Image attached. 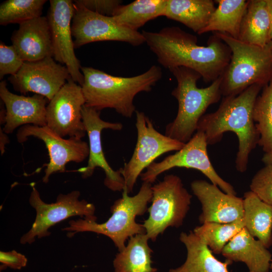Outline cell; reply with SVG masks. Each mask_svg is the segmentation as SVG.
I'll use <instances>...</instances> for the list:
<instances>
[{
  "instance_id": "8992f818",
  "label": "cell",
  "mask_w": 272,
  "mask_h": 272,
  "mask_svg": "<svg viewBox=\"0 0 272 272\" xmlns=\"http://www.w3.org/2000/svg\"><path fill=\"white\" fill-rule=\"evenodd\" d=\"M231 51L230 62L222 75L220 89L225 97L235 96L249 87H262L272 80V41L264 47L248 44L228 34L214 32Z\"/></svg>"
},
{
  "instance_id": "d6986e66",
  "label": "cell",
  "mask_w": 272,
  "mask_h": 272,
  "mask_svg": "<svg viewBox=\"0 0 272 272\" xmlns=\"http://www.w3.org/2000/svg\"><path fill=\"white\" fill-rule=\"evenodd\" d=\"M12 45L24 61L52 57L53 50L47 17L40 16L19 24L11 36Z\"/></svg>"
},
{
  "instance_id": "f35d334b",
  "label": "cell",
  "mask_w": 272,
  "mask_h": 272,
  "mask_svg": "<svg viewBox=\"0 0 272 272\" xmlns=\"http://www.w3.org/2000/svg\"><path fill=\"white\" fill-rule=\"evenodd\" d=\"M271 48H272V44H271Z\"/></svg>"
},
{
  "instance_id": "e0dca14e",
  "label": "cell",
  "mask_w": 272,
  "mask_h": 272,
  "mask_svg": "<svg viewBox=\"0 0 272 272\" xmlns=\"http://www.w3.org/2000/svg\"><path fill=\"white\" fill-rule=\"evenodd\" d=\"M191 188L201 205L199 221L228 223L243 218V198L221 191L218 186L203 180H195Z\"/></svg>"
},
{
  "instance_id": "e575fe53",
  "label": "cell",
  "mask_w": 272,
  "mask_h": 272,
  "mask_svg": "<svg viewBox=\"0 0 272 272\" xmlns=\"http://www.w3.org/2000/svg\"><path fill=\"white\" fill-rule=\"evenodd\" d=\"M9 143V140L7 135V134L5 133L2 129L0 128V149L1 154L3 155L5 151V146Z\"/></svg>"
},
{
  "instance_id": "ffe728a7",
  "label": "cell",
  "mask_w": 272,
  "mask_h": 272,
  "mask_svg": "<svg viewBox=\"0 0 272 272\" xmlns=\"http://www.w3.org/2000/svg\"><path fill=\"white\" fill-rule=\"evenodd\" d=\"M221 254L231 262L244 263L252 272H268L272 255L244 227L224 246Z\"/></svg>"
},
{
  "instance_id": "4316f807",
  "label": "cell",
  "mask_w": 272,
  "mask_h": 272,
  "mask_svg": "<svg viewBox=\"0 0 272 272\" xmlns=\"http://www.w3.org/2000/svg\"><path fill=\"white\" fill-rule=\"evenodd\" d=\"M167 0H136L120 5L112 17L119 25L138 31L150 20L164 16Z\"/></svg>"
},
{
  "instance_id": "3957f363",
  "label": "cell",
  "mask_w": 272,
  "mask_h": 272,
  "mask_svg": "<svg viewBox=\"0 0 272 272\" xmlns=\"http://www.w3.org/2000/svg\"><path fill=\"white\" fill-rule=\"evenodd\" d=\"M81 86L85 105L100 111L114 109L130 118L135 112L133 100L139 93L151 91L162 78L161 67L153 65L145 73L131 77L114 76L92 67L82 66Z\"/></svg>"
},
{
  "instance_id": "52a82bcc",
  "label": "cell",
  "mask_w": 272,
  "mask_h": 272,
  "mask_svg": "<svg viewBox=\"0 0 272 272\" xmlns=\"http://www.w3.org/2000/svg\"><path fill=\"white\" fill-rule=\"evenodd\" d=\"M152 204L148 218L142 224L150 240L155 241L170 227L181 226L189 210L192 195L179 177L166 175L152 186Z\"/></svg>"
},
{
  "instance_id": "f546056e",
  "label": "cell",
  "mask_w": 272,
  "mask_h": 272,
  "mask_svg": "<svg viewBox=\"0 0 272 272\" xmlns=\"http://www.w3.org/2000/svg\"><path fill=\"white\" fill-rule=\"evenodd\" d=\"M45 0H7L0 6V24L18 23L41 16Z\"/></svg>"
},
{
  "instance_id": "7c38bea8",
  "label": "cell",
  "mask_w": 272,
  "mask_h": 272,
  "mask_svg": "<svg viewBox=\"0 0 272 272\" xmlns=\"http://www.w3.org/2000/svg\"><path fill=\"white\" fill-rule=\"evenodd\" d=\"M85 99L81 86L69 79L46 106V125L59 136L82 139L86 133L82 110Z\"/></svg>"
},
{
  "instance_id": "30bf717a",
  "label": "cell",
  "mask_w": 272,
  "mask_h": 272,
  "mask_svg": "<svg viewBox=\"0 0 272 272\" xmlns=\"http://www.w3.org/2000/svg\"><path fill=\"white\" fill-rule=\"evenodd\" d=\"M206 137L201 131H196L191 139L174 154L159 162H153L141 174L143 182L152 184L162 173L175 167L194 169L203 173L224 192L236 195L234 187L215 170L209 159Z\"/></svg>"
},
{
  "instance_id": "4dcf8cb0",
  "label": "cell",
  "mask_w": 272,
  "mask_h": 272,
  "mask_svg": "<svg viewBox=\"0 0 272 272\" xmlns=\"http://www.w3.org/2000/svg\"><path fill=\"white\" fill-rule=\"evenodd\" d=\"M250 188L260 199L272 206V165H265L257 172Z\"/></svg>"
},
{
  "instance_id": "8fae6325",
  "label": "cell",
  "mask_w": 272,
  "mask_h": 272,
  "mask_svg": "<svg viewBox=\"0 0 272 272\" xmlns=\"http://www.w3.org/2000/svg\"><path fill=\"white\" fill-rule=\"evenodd\" d=\"M72 32L75 48L98 41H117L138 46L146 42L142 33L126 28L112 17L101 15L74 3Z\"/></svg>"
},
{
  "instance_id": "1f68e13d",
  "label": "cell",
  "mask_w": 272,
  "mask_h": 272,
  "mask_svg": "<svg viewBox=\"0 0 272 272\" xmlns=\"http://www.w3.org/2000/svg\"><path fill=\"white\" fill-rule=\"evenodd\" d=\"M24 61L19 54L15 48L0 43V79L7 75L13 76L17 73Z\"/></svg>"
},
{
  "instance_id": "9c48e42d",
  "label": "cell",
  "mask_w": 272,
  "mask_h": 272,
  "mask_svg": "<svg viewBox=\"0 0 272 272\" xmlns=\"http://www.w3.org/2000/svg\"><path fill=\"white\" fill-rule=\"evenodd\" d=\"M137 142L129 161L119 169L124 180V188L129 194L132 191L137 179L154 161L163 154L179 151L184 143L158 132L149 117L135 111Z\"/></svg>"
},
{
  "instance_id": "6da1fadb",
  "label": "cell",
  "mask_w": 272,
  "mask_h": 272,
  "mask_svg": "<svg viewBox=\"0 0 272 272\" xmlns=\"http://www.w3.org/2000/svg\"><path fill=\"white\" fill-rule=\"evenodd\" d=\"M142 33L161 65L169 70L180 66L190 69L199 74L206 83H212L221 76L231 59L230 48L215 34L206 46L198 45L195 35L177 26Z\"/></svg>"
},
{
  "instance_id": "83f0119b",
  "label": "cell",
  "mask_w": 272,
  "mask_h": 272,
  "mask_svg": "<svg viewBox=\"0 0 272 272\" xmlns=\"http://www.w3.org/2000/svg\"><path fill=\"white\" fill-rule=\"evenodd\" d=\"M244 227L242 218L228 223H206L196 227L193 232L213 253L219 254L226 244Z\"/></svg>"
},
{
  "instance_id": "d4e9b609",
  "label": "cell",
  "mask_w": 272,
  "mask_h": 272,
  "mask_svg": "<svg viewBox=\"0 0 272 272\" xmlns=\"http://www.w3.org/2000/svg\"><path fill=\"white\" fill-rule=\"evenodd\" d=\"M146 234L129 238L124 248L115 255L113 261L114 272H157L152 266V249Z\"/></svg>"
},
{
  "instance_id": "2e32d148",
  "label": "cell",
  "mask_w": 272,
  "mask_h": 272,
  "mask_svg": "<svg viewBox=\"0 0 272 272\" xmlns=\"http://www.w3.org/2000/svg\"><path fill=\"white\" fill-rule=\"evenodd\" d=\"M82 119L89 138V155L88 164L78 171L83 178L90 177L97 167L105 173L104 185L113 191H121L124 188V180L119 170L114 171L107 162L102 147L101 133L104 129L120 130L122 124L102 120L100 111L84 105L82 110Z\"/></svg>"
},
{
  "instance_id": "ba28073f",
  "label": "cell",
  "mask_w": 272,
  "mask_h": 272,
  "mask_svg": "<svg viewBox=\"0 0 272 272\" xmlns=\"http://www.w3.org/2000/svg\"><path fill=\"white\" fill-rule=\"evenodd\" d=\"M30 185L32 190L29 200L36 210V216L30 230L21 238V244H31L36 237L39 239L50 235L48 230L51 226L71 217L79 216L85 219L97 220L95 206L85 199L80 200L79 191L59 194L55 202L47 203L41 199L35 183Z\"/></svg>"
},
{
  "instance_id": "8d00e7d4",
  "label": "cell",
  "mask_w": 272,
  "mask_h": 272,
  "mask_svg": "<svg viewBox=\"0 0 272 272\" xmlns=\"http://www.w3.org/2000/svg\"><path fill=\"white\" fill-rule=\"evenodd\" d=\"M262 161L265 165H272V151L264 154L262 158Z\"/></svg>"
},
{
  "instance_id": "d6a6232c",
  "label": "cell",
  "mask_w": 272,
  "mask_h": 272,
  "mask_svg": "<svg viewBox=\"0 0 272 272\" xmlns=\"http://www.w3.org/2000/svg\"><path fill=\"white\" fill-rule=\"evenodd\" d=\"M74 2L93 12L108 17H112L122 3L119 0H77Z\"/></svg>"
},
{
  "instance_id": "9a60e30c",
  "label": "cell",
  "mask_w": 272,
  "mask_h": 272,
  "mask_svg": "<svg viewBox=\"0 0 272 272\" xmlns=\"http://www.w3.org/2000/svg\"><path fill=\"white\" fill-rule=\"evenodd\" d=\"M70 79L66 67L49 57L24 61L17 73L8 80L14 89L21 94L33 92L50 101Z\"/></svg>"
},
{
  "instance_id": "cb8c5ba5",
  "label": "cell",
  "mask_w": 272,
  "mask_h": 272,
  "mask_svg": "<svg viewBox=\"0 0 272 272\" xmlns=\"http://www.w3.org/2000/svg\"><path fill=\"white\" fill-rule=\"evenodd\" d=\"M216 8L212 0H167L164 16L183 24L198 34Z\"/></svg>"
},
{
  "instance_id": "5b68a950",
  "label": "cell",
  "mask_w": 272,
  "mask_h": 272,
  "mask_svg": "<svg viewBox=\"0 0 272 272\" xmlns=\"http://www.w3.org/2000/svg\"><path fill=\"white\" fill-rule=\"evenodd\" d=\"M152 186L150 183L143 182L138 193L132 196L123 189L121 197L115 200L110 208L111 216L103 223L80 218L71 220L69 226L62 230L67 232L66 235L69 238L84 232L104 235L112 240L120 251L125 247L128 238L146 233L143 225L137 223L135 218L148 210V204L152 198Z\"/></svg>"
},
{
  "instance_id": "484cf974",
  "label": "cell",
  "mask_w": 272,
  "mask_h": 272,
  "mask_svg": "<svg viewBox=\"0 0 272 272\" xmlns=\"http://www.w3.org/2000/svg\"><path fill=\"white\" fill-rule=\"evenodd\" d=\"M218 5L199 35L209 32L225 33L238 39L248 1L216 0Z\"/></svg>"
},
{
  "instance_id": "5bb4252c",
  "label": "cell",
  "mask_w": 272,
  "mask_h": 272,
  "mask_svg": "<svg viewBox=\"0 0 272 272\" xmlns=\"http://www.w3.org/2000/svg\"><path fill=\"white\" fill-rule=\"evenodd\" d=\"M47 18L53 45V58L67 69L71 79L82 86L84 76L75 55L72 22L75 5L70 0H51Z\"/></svg>"
},
{
  "instance_id": "603a6c76",
  "label": "cell",
  "mask_w": 272,
  "mask_h": 272,
  "mask_svg": "<svg viewBox=\"0 0 272 272\" xmlns=\"http://www.w3.org/2000/svg\"><path fill=\"white\" fill-rule=\"evenodd\" d=\"M270 21L266 0H249L243 18L238 39L264 47L272 41Z\"/></svg>"
},
{
  "instance_id": "7a4b0ae2",
  "label": "cell",
  "mask_w": 272,
  "mask_h": 272,
  "mask_svg": "<svg viewBox=\"0 0 272 272\" xmlns=\"http://www.w3.org/2000/svg\"><path fill=\"white\" fill-rule=\"evenodd\" d=\"M263 87L253 85L235 96L225 97L215 112L204 114L196 131L203 132L208 145L220 142L225 132H234L239 147L235 161L240 172L246 171L250 153L258 144L259 134L253 120L255 102Z\"/></svg>"
},
{
  "instance_id": "836d02e7",
  "label": "cell",
  "mask_w": 272,
  "mask_h": 272,
  "mask_svg": "<svg viewBox=\"0 0 272 272\" xmlns=\"http://www.w3.org/2000/svg\"><path fill=\"white\" fill-rule=\"evenodd\" d=\"M26 257L16 250L0 251V262L7 267L14 269H21L27 263Z\"/></svg>"
},
{
  "instance_id": "277c9868",
  "label": "cell",
  "mask_w": 272,
  "mask_h": 272,
  "mask_svg": "<svg viewBox=\"0 0 272 272\" xmlns=\"http://www.w3.org/2000/svg\"><path fill=\"white\" fill-rule=\"evenodd\" d=\"M169 70L177 82L171 94L178 101V109L175 118L166 125L165 134L185 144L196 131L208 108L220 100L222 76L209 86L199 88L197 82L201 77L195 71L183 66Z\"/></svg>"
},
{
  "instance_id": "7402d4cb",
  "label": "cell",
  "mask_w": 272,
  "mask_h": 272,
  "mask_svg": "<svg viewBox=\"0 0 272 272\" xmlns=\"http://www.w3.org/2000/svg\"><path fill=\"white\" fill-rule=\"evenodd\" d=\"M243 200L245 228L269 248L272 245V206L251 191L244 193Z\"/></svg>"
},
{
  "instance_id": "f1b7e54d",
  "label": "cell",
  "mask_w": 272,
  "mask_h": 272,
  "mask_svg": "<svg viewBox=\"0 0 272 272\" xmlns=\"http://www.w3.org/2000/svg\"><path fill=\"white\" fill-rule=\"evenodd\" d=\"M253 117L259 134L258 145L268 153L272 151V80L257 97Z\"/></svg>"
},
{
  "instance_id": "74e56055",
  "label": "cell",
  "mask_w": 272,
  "mask_h": 272,
  "mask_svg": "<svg viewBox=\"0 0 272 272\" xmlns=\"http://www.w3.org/2000/svg\"><path fill=\"white\" fill-rule=\"evenodd\" d=\"M270 269L272 270V258H271V262H270Z\"/></svg>"
},
{
  "instance_id": "ac0fdd59",
  "label": "cell",
  "mask_w": 272,
  "mask_h": 272,
  "mask_svg": "<svg viewBox=\"0 0 272 272\" xmlns=\"http://www.w3.org/2000/svg\"><path fill=\"white\" fill-rule=\"evenodd\" d=\"M0 97L6 110L3 129L6 134L27 124L46 125V104L48 100L45 97L36 94L32 96L14 94L8 90L6 81H2L0 83Z\"/></svg>"
},
{
  "instance_id": "44dd1931",
  "label": "cell",
  "mask_w": 272,
  "mask_h": 272,
  "mask_svg": "<svg viewBox=\"0 0 272 272\" xmlns=\"http://www.w3.org/2000/svg\"><path fill=\"white\" fill-rule=\"evenodd\" d=\"M179 239L186 248V258L183 264L169 272H229L227 267L233 262L227 259L223 262L217 259L193 231L182 232Z\"/></svg>"
},
{
  "instance_id": "d590c367",
  "label": "cell",
  "mask_w": 272,
  "mask_h": 272,
  "mask_svg": "<svg viewBox=\"0 0 272 272\" xmlns=\"http://www.w3.org/2000/svg\"><path fill=\"white\" fill-rule=\"evenodd\" d=\"M270 21V37L272 41V0H266Z\"/></svg>"
},
{
  "instance_id": "4fadbf2b",
  "label": "cell",
  "mask_w": 272,
  "mask_h": 272,
  "mask_svg": "<svg viewBox=\"0 0 272 272\" xmlns=\"http://www.w3.org/2000/svg\"><path fill=\"white\" fill-rule=\"evenodd\" d=\"M16 137L19 143L26 142L30 137L38 138L44 143L49 156V162L46 165L42 178L45 183L53 173L64 172L69 162L80 163L89 157V146L87 143L74 138L65 139L47 125H23L18 130Z\"/></svg>"
}]
</instances>
